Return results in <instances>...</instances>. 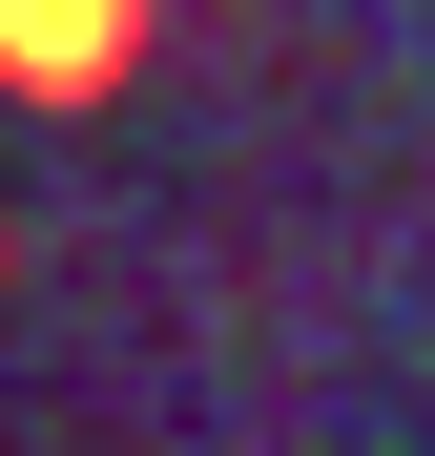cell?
Listing matches in <instances>:
<instances>
[{"label":"cell","mask_w":435,"mask_h":456,"mask_svg":"<svg viewBox=\"0 0 435 456\" xmlns=\"http://www.w3.org/2000/svg\"><path fill=\"white\" fill-rule=\"evenodd\" d=\"M145 62V0H0V84L21 104H104Z\"/></svg>","instance_id":"obj_1"}]
</instances>
